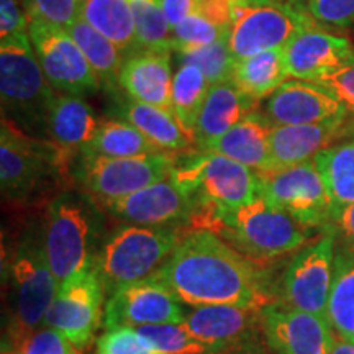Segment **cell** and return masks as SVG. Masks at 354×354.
<instances>
[{
	"label": "cell",
	"instance_id": "484cf974",
	"mask_svg": "<svg viewBox=\"0 0 354 354\" xmlns=\"http://www.w3.org/2000/svg\"><path fill=\"white\" fill-rule=\"evenodd\" d=\"M91 105L81 95L56 92L48 118V140L76 159L100 125Z\"/></svg>",
	"mask_w": 354,
	"mask_h": 354
},
{
	"label": "cell",
	"instance_id": "ab89813d",
	"mask_svg": "<svg viewBox=\"0 0 354 354\" xmlns=\"http://www.w3.org/2000/svg\"><path fill=\"white\" fill-rule=\"evenodd\" d=\"M97 354H165L136 328L107 330L97 338Z\"/></svg>",
	"mask_w": 354,
	"mask_h": 354
},
{
	"label": "cell",
	"instance_id": "ac0fdd59",
	"mask_svg": "<svg viewBox=\"0 0 354 354\" xmlns=\"http://www.w3.org/2000/svg\"><path fill=\"white\" fill-rule=\"evenodd\" d=\"M259 110L271 127L307 125L346 117L348 113L342 102L320 84L299 79L286 81L277 87L264 99Z\"/></svg>",
	"mask_w": 354,
	"mask_h": 354
},
{
	"label": "cell",
	"instance_id": "5bb4252c",
	"mask_svg": "<svg viewBox=\"0 0 354 354\" xmlns=\"http://www.w3.org/2000/svg\"><path fill=\"white\" fill-rule=\"evenodd\" d=\"M335 259L333 234L300 248L282 277V304L326 318Z\"/></svg>",
	"mask_w": 354,
	"mask_h": 354
},
{
	"label": "cell",
	"instance_id": "f6af8a7d",
	"mask_svg": "<svg viewBox=\"0 0 354 354\" xmlns=\"http://www.w3.org/2000/svg\"><path fill=\"white\" fill-rule=\"evenodd\" d=\"M161 7L172 30V26L198 12L201 0H161Z\"/></svg>",
	"mask_w": 354,
	"mask_h": 354
},
{
	"label": "cell",
	"instance_id": "4fadbf2b",
	"mask_svg": "<svg viewBox=\"0 0 354 354\" xmlns=\"http://www.w3.org/2000/svg\"><path fill=\"white\" fill-rule=\"evenodd\" d=\"M28 35L44 76L56 92L82 97L100 91L94 69L69 30L28 20Z\"/></svg>",
	"mask_w": 354,
	"mask_h": 354
},
{
	"label": "cell",
	"instance_id": "ffe728a7",
	"mask_svg": "<svg viewBox=\"0 0 354 354\" xmlns=\"http://www.w3.org/2000/svg\"><path fill=\"white\" fill-rule=\"evenodd\" d=\"M289 77L317 82L335 71L354 64V48L346 38L310 26L284 48Z\"/></svg>",
	"mask_w": 354,
	"mask_h": 354
},
{
	"label": "cell",
	"instance_id": "74e56055",
	"mask_svg": "<svg viewBox=\"0 0 354 354\" xmlns=\"http://www.w3.org/2000/svg\"><path fill=\"white\" fill-rule=\"evenodd\" d=\"M228 35L227 26H220L209 19L194 13L187 19L172 26L171 30V50L172 53L194 51L198 48L209 46Z\"/></svg>",
	"mask_w": 354,
	"mask_h": 354
},
{
	"label": "cell",
	"instance_id": "603a6c76",
	"mask_svg": "<svg viewBox=\"0 0 354 354\" xmlns=\"http://www.w3.org/2000/svg\"><path fill=\"white\" fill-rule=\"evenodd\" d=\"M256 109L258 100L243 92L232 79L210 86L194 130L197 149L227 133Z\"/></svg>",
	"mask_w": 354,
	"mask_h": 354
},
{
	"label": "cell",
	"instance_id": "6da1fadb",
	"mask_svg": "<svg viewBox=\"0 0 354 354\" xmlns=\"http://www.w3.org/2000/svg\"><path fill=\"white\" fill-rule=\"evenodd\" d=\"M153 277L190 308L272 304L258 264L210 230L184 232Z\"/></svg>",
	"mask_w": 354,
	"mask_h": 354
},
{
	"label": "cell",
	"instance_id": "8d00e7d4",
	"mask_svg": "<svg viewBox=\"0 0 354 354\" xmlns=\"http://www.w3.org/2000/svg\"><path fill=\"white\" fill-rule=\"evenodd\" d=\"M177 57H179V63L197 66L209 79L210 86L232 79L234 57L228 48V35L209 46L177 53Z\"/></svg>",
	"mask_w": 354,
	"mask_h": 354
},
{
	"label": "cell",
	"instance_id": "4dcf8cb0",
	"mask_svg": "<svg viewBox=\"0 0 354 354\" xmlns=\"http://www.w3.org/2000/svg\"><path fill=\"white\" fill-rule=\"evenodd\" d=\"M313 162L325 183L333 210L354 203V141L322 149Z\"/></svg>",
	"mask_w": 354,
	"mask_h": 354
},
{
	"label": "cell",
	"instance_id": "9c48e42d",
	"mask_svg": "<svg viewBox=\"0 0 354 354\" xmlns=\"http://www.w3.org/2000/svg\"><path fill=\"white\" fill-rule=\"evenodd\" d=\"M315 26L307 8L290 0H250L233 6L228 48L236 59L284 50L304 30Z\"/></svg>",
	"mask_w": 354,
	"mask_h": 354
},
{
	"label": "cell",
	"instance_id": "836d02e7",
	"mask_svg": "<svg viewBox=\"0 0 354 354\" xmlns=\"http://www.w3.org/2000/svg\"><path fill=\"white\" fill-rule=\"evenodd\" d=\"M136 24L140 50L172 51L171 26L162 13L161 0H128Z\"/></svg>",
	"mask_w": 354,
	"mask_h": 354
},
{
	"label": "cell",
	"instance_id": "f1b7e54d",
	"mask_svg": "<svg viewBox=\"0 0 354 354\" xmlns=\"http://www.w3.org/2000/svg\"><path fill=\"white\" fill-rule=\"evenodd\" d=\"M68 30L86 55L91 68L94 69L100 88L113 92L115 88L120 87L118 76H120L122 66L125 63V53L95 28H92L84 19H79Z\"/></svg>",
	"mask_w": 354,
	"mask_h": 354
},
{
	"label": "cell",
	"instance_id": "52a82bcc",
	"mask_svg": "<svg viewBox=\"0 0 354 354\" xmlns=\"http://www.w3.org/2000/svg\"><path fill=\"white\" fill-rule=\"evenodd\" d=\"M214 233L259 264L299 251L307 243L310 230L271 202L258 197L221 216Z\"/></svg>",
	"mask_w": 354,
	"mask_h": 354
},
{
	"label": "cell",
	"instance_id": "8992f818",
	"mask_svg": "<svg viewBox=\"0 0 354 354\" xmlns=\"http://www.w3.org/2000/svg\"><path fill=\"white\" fill-rule=\"evenodd\" d=\"M55 97L56 91L38 63L30 35L0 39L3 120L33 138L48 140V118Z\"/></svg>",
	"mask_w": 354,
	"mask_h": 354
},
{
	"label": "cell",
	"instance_id": "3957f363",
	"mask_svg": "<svg viewBox=\"0 0 354 354\" xmlns=\"http://www.w3.org/2000/svg\"><path fill=\"white\" fill-rule=\"evenodd\" d=\"M172 177L194 198L185 230L214 232L225 214L259 197V172L216 153L185 151L177 158Z\"/></svg>",
	"mask_w": 354,
	"mask_h": 354
},
{
	"label": "cell",
	"instance_id": "1f68e13d",
	"mask_svg": "<svg viewBox=\"0 0 354 354\" xmlns=\"http://www.w3.org/2000/svg\"><path fill=\"white\" fill-rule=\"evenodd\" d=\"M326 320L336 335L354 343V251L336 256Z\"/></svg>",
	"mask_w": 354,
	"mask_h": 354
},
{
	"label": "cell",
	"instance_id": "2e32d148",
	"mask_svg": "<svg viewBox=\"0 0 354 354\" xmlns=\"http://www.w3.org/2000/svg\"><path fill=\"white\" fill-rule=\"evenodd\" d=\"M107 214L128 225L187 228L194 212V198L172 177L158 180L130 196L99 203Z\"/></svg>",
	"mask_w": 354,
	"mask_h": 354
},
{
	"label": "cell",
	"instance_id": "ba28073f",
	"mask_svg": "<svg viewBox=\"0 0 354 354\" xmlns=\"http://www.w3.org/2000/svg\"><path fill=\"white\" fill-rule=\"evenodd\" d=\"M184 232L183 227L123 225L110 233L94 263L107 297L123 286L151 277Z\"/></svg>",
	"mask_w": 354,
	"mask_h": 354
},
{
	"label": "cell",
	"instance_id": "30bf717a",
	"mask_svg": "<svg viewBox=\"0 0 354 354\" xmlns=\"http://www.w3.org/2000/svg\"><path fill=\"white\" fill-rule=\"evenodd\" d=\"M179 153L159 151L135 158H99L79 154L74 179L99 203L117 201L166 179L174 171Z\"/></svg>",
	"mask_w": 354,
	"mask_h": 354
},
{
	"label": "cell",
	"instance_id": "7bdbcfd3",
	"mask_svg": "<svg viewBox=\"0 0 354 354\" xmlns=\"http://www.w3.org/2000/svg\"><path fill=\"white\" fill-rule=\"evenodd\" d=\"M317 84L333 94L348 110L354 112V64L342 68L328 76L318 79Z\"/></svg>",
	"mask_w": 354,
	"mask_h": 354
},
{
	"label": "cell",
	"instance_id": "f546056e",
	"mask_svg": "<svg viewBox=\"0 0 354 354\" xmlns=\"http://www.w3.org/2000/svg\"><path fill=\"white\" fill-rule=\"evenodd\" d=\"M138 128L123 120H102L94 138L79 154L99 158H135L159 153Z\"/></svg>",
	"mask_w": 354,
	"mask_h": 354
},
{
	"label": "cell",
	"instance_id": "ee69618b",
	"mask_svg": "<svg viewBox=\"0 0 354 354\" xmlns=\"http://www.w3.org/2000/svg\"><path fill=\"white\" fill-rule=\"evenodd\" d=\"M197 13L216 25L230 28L233 19V0H201Z\"/></svg>",
	"mask_w": 354,
	"mask_h": 354
},
{
	"label": "cell",
	"instance_id": "d590c367",
	"mask_svg": "<svg viewBox=\"0 0 354 354\" xmlns=\"http://www.w3.org/2000/svg\"><path fill=\"white\" fill-rule=\"evenodd\" d=\"M136 330L165 354H215L207 344L198 342L190 333L184 322L141 326Z\"/></svg>",
	"mask_w": 354,
	"mask_h": 354
},
{
	"label": "cell",
	"instance_id": "83f0119b",
	"mask_svg": "<svg viewBox=\"0 0 354 354\" xmlns=\"http://www.w3.org/2000/svg\"><path fill=\"white\" fill-rule=\"evenodd\" d=\"M81 19L117 44L127 56L138 51L135 17L128 0H86Z\"/></svg>",
	"mask_w": 354,
	"mask_h": 354
},
{
	"label": "cell",
	"instance_id": "f35d334b",
	"mask_svg": "<svg viewBox=\"0 0 354 354\" xmlns=\"http://www.w3.org/2000/svg\"><path fill=\"white\" fill-rule=\"evenodd\" d=\"M84 2L86 0H25V8L28 20L68 30L81 19Z\"/></svg>",
	"mask_w": 354,
	"mask_h": 354
},
{
	"label": "cell",
	"instance_id": "7402d4cb",
	"mask_svg": "<svg viewBox=\"0 0 354 354\" xmlns=\"http://www.w3.org/2000/svg\"><path fill=\"white\" fill-rule=\"evenodd\" d=\"M344 120L346 117H336L307 125L271 127V171L284 169L315 158L322 149L333 145V141L342 135Z\"/></svg>",
	"mask_w": 354,
	"mask_h": 354
},
{
	"label": "cell",
	"instance_id": "5b68a950",
	"mask_svg": "<svg viewBox=\"0 0 354 354\" xmlns=\"http://www.w3.org/2000/svg\"><path fill=\"white\" fill-rule=\"evenodd\" d=\"M2 272L8 290V322L3 335L41 328L59 289L44 250L43 223L25 230L7 258L3 256Z\"/></svg>",
	"mask_w": 354,
	"mask_h": 354
},
{
	"label": "cell",
	"instance_id": "4316f807",
	"mask_svg": "<svg viewBox=\"0 0 354 354\" xmlns=\"http://www.w3.org/2000/svg\"><path fill=\"white\" fill-rule=\"evenodd\" d=\"M284 51L271 50L234 61L232 81L256 100H264L287 81Z\"/></svg>",
	"mask_w": 354,
	"mask_h": 354
},
{
	"label": "cell",
	"instance_id": "c3c4849f",
	"mask_svg": "<svg viewBox=\"0 0 354 354\" xmlns=\"http://www.w3.org/2000/svg\"><path fill=\"white\" fill-rule=\"evenodd\" d=\"M330 354H354V343L342 338V336L335 335L333 346H331Z\"/></svg>",
	"mask_w": 354,
	"mask_h": 354
},
{
	"label": "cell",
	"instance_id": "7c38bea8",
	"mask_svg": "<svg viewBox=\"0 0 354 354\" xmlns=\"http://www.w3.org/2000/svg\"><path fill=\"white\" fill-rule=\"evenodd\" d=\"M259 197L308 230L331 223L333 205L313 159L284 169L259 172Z\"/></svg>",
	"mask_w": 354,
	"mask_h": 354
},
{
	"label": "cell",
	"instance_id": "277c9868",
	"mask_svg": "<svg viewBox=\"0 0 354 354\" xmlns=\"http://www.w3.org/2000/svg\"><path fill=\"white\" fill-rule=\"evenodd\" d=\"M102 207L84 190H66L44 207L43 240L51 271L63 282L94 266L102 245Z\"/></svg>",
	"mask_w": 354,
	"mask_h": 354
},
{
	"label": "cell",
	"instance_id": "e0dca14e",
	"mask_svg": "<svg viewBox=\"0 0 354 354\" xmlns=\"http://www.w3.org/2000/svg\"><path fill=\"white\" fill-rule=\"evenodd\" d=\"M335 335L326 318L284 304L261 312V336L276 354H330Z\"/></svg>",
	"mask_w": 354,
	"mask_h": 354
},
{
	"label": "cell",
	"instance_id": "9a60e30c",
	"mask_svg": "<svg viewBox=\"0 0 354 354\" xmlns=\"http://www.w3.org/2000/svg\"><path fill=\"white\" fill-rule=\"evenodd\" d=\"M184 304L158 279L123 286L107 297L104 310V328H141L149 325L184 322Z\"/></svg>",
	"mask_w": 354,
	"mask_h": 354
},
{
	"label": "cell",
	"instance_id": "44dd1931",
	"mask_svg": "<svg viewBox=\"0 0 354 354\" xmlns=\"http://www.w3.org/2000/svg\"><path fill=\"white\" fill-rule=\"evenodd\" d=\"M172 51L140 50L125 57L118 86L133 100L171 110Z\"/></svg>",
	"mask_w": 354,
	"mask_h": 354
},
{
	"label": "cell",
	"instance_id": "cb8c5ba5",
	"mask_svg": "<svg viewBox=\"0 0 354 354\" xmlns=\"http://www.w3.org/2000/svg\"><path fill=\"white\" fill-rule=\"evenodd\" d=\"M269 131L271 125L261 110L256 109L227 133L203 146L201 151L221 154L258 172H269L272 169Z\"/></svg>",
	"mask_w": 354,
	"mask_h": 354
},
{
	"label": "cell",
	"instance_id": "681fc988",
	"mask_svg": "<svg viewBox=\"0 0 354 354\" xmlns=\"http://www.w3.org/2000/svg\"><path fill=\"white\" fill-rule=\"evenodd\" d=\"M290 2H292V3H297V6H302L305 0H290ZM307 2H308V0H307Z\"/></svg>",
	"mask_w": 354,
	"mask_h": 354
},
{
	"label": "cell",
	"instance_id": "d6986e66",
	"mask_svg": "<svg viewBox=\"0 0 354 354\" xmlns=\"http://www.w3.org/2000/svg\"><path fill=\"white\" fill-rule=\"evenodd\" d=\"M261 312L263 308L241 305L196 307L187 312L184 325L215 354H227L258 338Z\"/></svg>",
	"mask_w": 354,
	"mask_h": 354
},
{
	"label": "cell",
	"instance_id": "b9f144b4",
	"mask_svg": "<svg viewBox=\"0 0 354 354\" xmlns=\"http://www.w3.org/2000/svg\"><path fill=\"white\" fill-rule=\"evenodd\" d=\"M28 33L25 0H0V39Z\"/></svg>",
	"mask_w": 354,
	"mask_h": 354
},
{
	"label": "cell",
	"instance_id": "e575fe53",
	"mask_svg": "<svg viewBox=\"0 0 354 354\" xmlns=\"http://www.w3.org/2000/svg\"><path fill=\"white\" fill-rule=\"evenodd\" d=\"M84 349L69 342L59 331L41 328L21 335H3L2 354H82Z\"/></svg>",
	"mask_w": 354,
	"mask_h": 354
},
{
	"label": "cell",
	"instance_id": "60d3db41",
	"mask_svg": "<svg viewBox=\"0 0 354 354\" xmlns=\"http://www.w3.org/2000/svg\"><path fill=\"white\" fill-rule=\"evenodd\" d=\"M308 15L315 24L348 28L354 24V0H308Z\"/></svg>",
	"mask_w": 354,
	"mask_h": 354
},
{
	"label": "cell",
	"instance_id": "bcb514c9",
	"mask_svg": "<svg viewBox=\"0 0 354 354\" xmlns=\"http://www.w3.org/2000/svg\"><path fill=\"white\" fill-rule=\"evenodd\" d=\"M331 223L343 234V238L354 245V203L339 207L331 214Z\"/></svg>",
	"mask_w": 354,
	"mask_h": 354
},
{
	"label": "cell",
	"instance_id": "d6a6232c",
	"mask_svg": "<svg viewBox=\"0 0 354 354\" xmlns=\"http://www.w3.org/2000/svg\"><path fill=\"white\" fill-rule=\"evenodd\" d=\"M209 91V79L197 66L179 63V68L172 79L171 109L189 135L194 136L198 113H201Z\"/></svg>",
	"mask_w": 354,
	"mask_h": 354
},
{
	"label": "cell",
	"instance_id": "d4e9b609",
	"mask_svg": "<svg viewBox=\"0 0 354 354\" xmlns=\"http://www.w3.org/2000/svg\"><path fill=\"white\" fill-rule=\"evenodd\" d=\"M117 120L128 122L143 133L156 148L166 153H185L196 146V138L189 135L171 110L143 104L130 97L118 99Z\"/></svg>",
	"mask_w": 354,
	"mask_h": 354
},
{
	"label": "cell",
	"instance_id": "8fae6325",
	"mask_svg": "<svg viewBox=\"0 0 354 354\" xmlns=\"http://www.w3.org/2000/svg\"><path fill=\"white\" fill-rule=\"evenodd\" d=\"M107 290L94 266L82 269L59 284L44 326L59 331L76 346L86 349L94 342L104 320Z\"/></svg>",
	"mask_w": 354,
	"mask_h": 354
},
{
	"label": "cell",
	"instance_id": "7a4b0ae2",
	"mask_svg": "<svg viewBox=\"0 0 354 354\" xmlns=\"http://www.w3.org/2000/svg\"><path fill=\"white\" fill-rule=\"evenodd\" d=\"M0 189L3 202L19 209L46 207L73 189L74 158L53 141L33 138L10 122L0 123Z\"/></svg>",
	"mask_w": 354,
	"mask_h": 354
},
{
	"label": "cell",
	"instance_id": "7dc6e473",
	"mask_svg": "<svg viewBox=\"0 0 354 354\" xmlns=\"http://www.w3.org/2000/svg\"><path fill=\"white\" fill-rule=\"evenodd\" d=\"M227 354H276V353H274L272 349L266 344L264 339L261 342L259 336H258V338L251 339L250 343L243 344V346L233 349V351H230Z\"/></svg>",
	"mask_w": 354,
	"mask_h": 354
}]
</instances>
